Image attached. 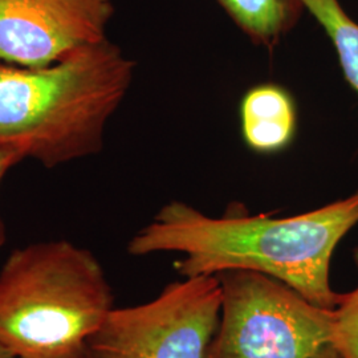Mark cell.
Masks as SVG:
<instances>
[{
  "instance_id": "3957f363",
  "label": "cell",
  "mask_w": 358,
  "mask_h": 358,
  "mask_svg": "<svg viewBox=\"0 0 358 358\" xmlns=\"http://www.w3.org/2000/svg\"><path fill=\"white\" fill-rule=\"evenodd\" d=\"M113 299L90 250L65 239L16 248L0 268V346L13 358H88Z\"/></svg>"
},
{
  "instance_id": "30bf717a",
  "label": "cell",
  "mask_w": 358,
  "mask_h": 358,
  "mask_svg": "<svg viewBox=\"0 0 358 358\" xmlns=\"http://www.w3.org/2000/svg\"><path fill=\"white\" fill-rule=\"evenodd\" d=\"M353 260L358 269V245ZM333 340L343 358H358V287L343 294L340 304L333 309Z\"/></svg>"
},
{
  "instance_id": "8992f818",
  "label": "cell",
  "mask_w": 358,
  "mask_h": 358,
  "mask_svg": "<svg viewBox=\"0 0 358 358\" xmlns=\"http://www.w3.org/2000/svg\"><path fill=\"white\" fill-rule=\"evenodd\" d=\"M113 0H0V60L40 68L100 43Z\"/></svg>"
},
{
  "instance_id": "5b68a950",
  "label": "cell",
  "mask_w": 358,
  "mask_h": 358,
  "mask_svg": "<svg viewBox=\"0 0 358 358\" xmlns=\"http://www.w3.org/2000/svg\"><path fill=\"white\" fill-rule=\"evenodd\" d=\"M220 310L217 276L183 278L152 301L113 308L90 336L88 358H206Z\"/></svg>"
},
{
  "instance_id": "277c9868",
  "label": "cell",
  "mask_w": 358,
  "mask_h": 358,
  "mask_svg": "<svg viewBox=\"0 0 358 358\" xmlns=\"http://www.w3.org/2000/svg\"><path fill=\"white\" fill-rule=\"evenodd\" d=\"M217 276L222 310L206 358H343L333 340V309L257 272Z\"/></svg>"
},
{
  "instance_id": "ba28073f",
  "label": "cell",
  "mask_w": 358,
  "mask_h": 358,
  "mask_svg": "<svg viewBox=\"0 0 358 358\" xmlns=\"http://www.w3.org/2000/svg\"><path fill=\"white\" fill-rule=\"evenodd\" d=\"M254 44L273 50L297 26L303 0H217Z\"/></svg>"
},
{
  "instance_id": "7c38bea8",
  "label": "cell",
  "mask_w": 358,
  "mask_h": 358,
  "mask_svg": "<svg viewBox=\"0 0 358 358\" xmlns=\"http://www.w3.org/2000/svg\"><path fill=\"white\" fill-rule=\"evenodd\" d=\"M0 358H13L4 348L0 346Z\"/></svg>"
},
{
  "instance_id": "52a82bcc",
  "label": "cell",
  "mask_w": 358,
  "mask_h": 358,
  "mask_svg": "<svg viewBox=\"0 0 358 358\" xmlns=\"http://www.w3.org/2000/svg\"><path fill=\"white\" fill-rule=\"evenodd\" d=\"M241 127L244 142L256 153L287 149L297 131V109L291 93L275 84L248 90L241 103Z\"/></svg>"
},
{
  "instance_id": "8fae6325",
  "label": "cell",
  "mask_w": 358,
  "mask_h": 358,
  "mask_svg": "<svg viewBox=\"0 0 358 358\" xmlns=\"http://www.w3.org/2000/svg\"><path fill=\"white\" fill-rule=\"evenodd\" d=\"M22 161L13 155H8V154L0 153V186L3 183V180L6 178L7 173L16 166L17 164H20ZM7 241V230H6V224L1 219L0 215V248L4 245Z\"/></svg>"
},
{
  "instance_id": "9c48e42d",
  "label": "cell",
  "mask_w": 358,
  "mask_h": 358,
  "mask_svg": "<svg viewBox=\"0 0 358 358\" xmlns=\"http://www.w3.org/2000/svg\"><path fill=\"white\" fill-rule=\"evenodd\" d=\"M303 4L332 41L345 80L358 94L357 22L340 0H303Z\"/></svg>"
},
{
  "instance_id": "7a4b0ae2",
  "label": "cell",
  "mask_w": 358,
  "mask_h": 358,
  "mask_svg": "<svg viewBox=\"0 0 358 358\" xmlns=\"http://www.w3.org/2000/svg\"><path fill=\"white\" fill-rule=\"evenodd\" d=\"M134 71L109 38L40 68L0 60V153L47 169L100 153Z\"/></svg>"
},
{
  "instance_id": "6da1fadb",
  "label": "cell",
  "mask_w": 358,
  "mask_h": 358,
  "mask_svg": "<svg viewBox=\"0 0 358 358\" xmlns=\"http://www.w3.org/2000/svg\"><path fill=\"white\" fill-rule=\"evenodd\" d=\"M358 224V192L294 217L250 215L230 208L206 215L185 202L164 206L128 244L133 256L179 252L182 278L251 271L284 282L308 301L334 309L343 294L331 284L337 245Z\"/></svg>"
}]
</instances>
